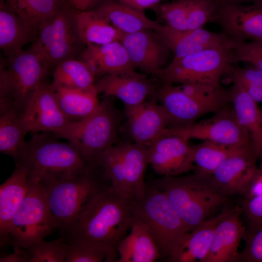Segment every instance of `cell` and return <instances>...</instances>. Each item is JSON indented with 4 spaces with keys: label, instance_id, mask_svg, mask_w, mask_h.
Listing matches in <instances>:
<instances>
[{
    "label": "cell",
    "instance_id": "50",
    "mask_svg": "<svg viewBox=\"0 0 262 262\" xmlns=\"http://www.w3.org/2000/svg\"></svg>",
    "mask_w": 262,
    "mask_h": 262
},
{
    "label": "cell",
    "instance_id": "47",
    "mask_svg": "<svg viewBox=\"0 0 262 262\" xmlns=\"http://www.w3.org/2000/svg\"><path fill=\"white\" fill-rule=\"evenodd\" d=\"M241 85L254 100L256 102H262V86Z\"/></svg>",
    "mask_w": 262,
    "mask_h": 262
},
{
    "label": "cell",
    "instance_id": "17",
    "mask_svg": "<svg viewBox=\"0 0 262 262\" xmlns=\"http://www.w3.org/2000/svg\"><path fill=\"white\" fill-rule=\"evenodd\" d=\"M120 42L135 66L155 74L167 62L172 52L159 34L152 29L123 33Z\"/></svg>",
    "mask_w": 262,
    "mask_h": 262
},
{
    "label": "cell",
    "instance_id": "4",
    "mask_svg": "<svg viewBox=\"0 0 262 262\" xmlns=\"http://www.w3.org/2000/svg\"><path fill=\"white\" fill-rule=\"evenodd\" d=\"M39 185L44 192L53 223L62 232L98 193L112 184L104 169L93 162L77 175Z\"/></svg>",
    "mask_w": 262,
    "mask_h": 262
},
{
    "label": "cell",
    "instance_id": "38",
    "mask_svg": "<svg viewBox=\"0 0 262 262\" xmlns=\"http://www.w3.org/2000/svg\"><path fill=\"white\" fill-rule=\"evenodd\" d=\"M221 4L219 0H188V31L202 28L211 22Z\"/></svg>",
    "mask_w": 262,
    "mask_h": 262
},
{
    "label": "cell",
    "instance_id": "27",
    "mask_svg": "<svg viewBox=\"0 0 262 262\" xmlns=\"http://www.w3.org/2000/svg\"><path fill=\"white\" fill-rule=\"evenodd\" d=\"M36 36L6 0H0V48L7 58L23 50Z\"/></svg>",
    "mask_w": 262,
    "mask_h": 262
},
{
    "label": "cell",
    "instance_id": "23",
    "mask_svg": "<svg viewBox=\"0 0 262 262\" xmlns=\"http://www.w3.org/2000/svg\"><path fill=\"white\" fill-rule=\"evenodd\" d=\"M79 59L90 67L96 80L106 75L135 68L120 41L103 45L88 43Z\"/></svg>",
    "mask_w": 262,
    "mask_h": 262
},
{
    "label": "cell",
    "instance_id": "12",
    "mask_svg": "<svg viewBox=\"0 0 262 262\" xmlns=\"http://www.w3.org/2000/svg\"><path fill=\"white\" fill-rule=\"evenodd\" d=\"M162 134L176 135L187 140H209L220 144L253 149L246 130L237 121L230 105L214 113L212 117L177 127L166 128Z\"/></svg>",
    "mask_w": 262,
    "mask_h": 262
},
{
    "label": "cell",
    "instance_id": "45",
    "mask_svg": "<svg viewBox=\"0 0 262 262\" xmlns=\"http://www.w3.org/2000/svg\"><path fill=\"white\" fill-rule=\"evenodd\" d=\"M136 9L144 11L152 9L164 0H117Z\"/></svg>",
    "mask_w": 262,
    "mask_h": 262
},
{
    "label": "cell",
    "instance_id": "19",
    "mask_svg": "<svg viewBox=\"0 0 262 262\" xmlns=\"http://www.w3.org/2000/svg\"><path fill=\"white\" fill-rule=\"evenodd\" d=\"M242 213V208L238 206L223 211L204 262H239L238 248L246 232L240 218Z\"/></svg>",
    "mask_w": 262,
    "mask_h": 262
},
{
    "label": "cell",
    "instance_id": "8",
    "mask_svg": "<svg viewBox=\"0 0 262 262\" xmlns=\"http://www.w3.org/2000/svg\"><path fill=\"white\" fill-rule=\"evenodd\" d=\"M234 63L233 47L222 46L172 60L155 75L164 84L197 82L219 85L221 77L229 73Z\"/></svg>",
    "mask_w": 262,
    "mask_h": 262
},
{
    "label": "cell",
    "instance_id": "39",
    "mask_svg": "<svg viewBox=\"0 0 262 262\" xmlns=\"http://www.w3.org/2000/svg\"><path fill=\"white\" fill-rule=\"evenodd\" d=\"M244 238L246 246L240 253L239 262H262V224L250 228Z\"/></svg>",
    "mask_w": 262,
    "mask_h": 262
},
{
    "label": "cell",
    "instance_id": "42",
    "mask_svg": "<svg viewBox=\"0 0 262 262\" xmlns=\"http://www.w3.org/2000/svg\"><path fill=\"white\" fill-rule=\"evenodd\" d=\"M228 75L233 83L262 86V70L252 65L245 67L234 66Z\"/></svg>",
    "mask_w": 262,
    "mask_h": 262
},
{
    "label": "cell",
    "instance_id": "10",
    "mask_svg": "<svg viewBox=\"0 0 262 262\" xmlns=\"http://www.w3.org/2000/svg\"><path fill=\"white\" fill-rule=\"evenodd\" d=\"M49 72L43 60L31 48L6 59L1 58L0 99L10 101L22 113Z\"/></svg>",
    "mask_w": 262,
    "mask_h": 262
},
{
    "label": "cell",
    "instance_id": "16",
    "mask_svg": "<svg viewBox=\"0 0 262 262\" xmlns=\"http://www.w3.org/2000/svg\"><path fill=\"white\" fill-rule=\"evenodd\" d=\"M211 22L234 43L262 42V0L250 5L221 4Z\"/></svg>",
    "mask_w": 262,
    "mask_h": 262
},
{
    "label": "cell",
    "instance_id": "1",
    "mask_svg": "<svg viewBox=\"0 0 262 262\" xmlns=\"http://www.w3.org/2000/svg\"><path fill=\"white\" fill-rule=\"evenodd\" d=\"M135 203L109 186L95 196L62 236L68 242L104 251L107 255L105 262H117V248L131 229Z\"/></svg>",
    "mask_w": 262,
    "mask_h": 262
},
{
    "label": "cell",
    "instance_id": "34",
    "mask_svg": "<svg viewBox=\"0 0 262 262\" xmlns=\"http://www.w3.org/2000/svg\"><path fill=\"white\" fill-rule=\"evenodd\" d=\"M192 147L196 171L209 174H213L230 156L246 148H251L228 146L209 140L192 146Z\"/></svg>",
    "mask_w": 262,
    "mask_h": 262
},
{
    "label": "cell",
    "instance_id": "20",
    "mask_svg": "<svg viewBox=\"0 0 262 262\" xmlns=\"http://www.w3.org/2000/svg\"><path fill=\"white\" fill-rule=\"evenodd\" d=\"M94 86L98 93L116 97L129 106L143 103L149 95L154 97L157 88L146 74L134 69L104 75Z\"/></svg>",
    "mask_w": 262,
    "mask_h": 262
},
{
    "label": "cell",
    "instance_id": "30",
    "mask_svg": "<svg viewBox=\"0 0 262 262\" xmlns=\"http://www.w3.org/2000/svg\"><path fill=\"white\" fill-rule=\"evenodd\" d=\"M76 19L80 37L85 45L120 41L123 33L95 9L77 11Z\"/></svg>",
    "mask_w": 262,
    "mask_h": 262
},
{
    "label": "cell",
    "instance_id": "26",
    "mask_svg": "<svg viewBox=\"0 0 262 262\" xmlns=\"http://www.w3.org/2000/svg\"><path fill=\"white\" fill-rule=\"evenodd\" d=\"M106 17L123 33L146 29L158 30L161 24L147 17L141 10L117 0H100L93 8Z\"/></svg>",
    "mask_w": 262,
    "mask_h": 262
},
{
    "label": "cell",
    "instance_id": "46",
    "mask_svg": "<svg viewBox=\"0 0 262 262\" xmlns=\"http://www.w3.org/2000/svg\"><path fill=\"white\" fill-rule=\"evenodd\" d=\"M100 0H69L71 4L79 11L93 9Z\"/></svg>",
    "mask_w": 262,
    "mask_h": 262
},
{
    "label": "cell",
    "instance_id": "41",
    "mask_svg": "<svg viewBox=\"0 0 262 262\" xmlns=\"http://www.w3.org/2000/svg\"><path fill=\"white\" fill-rule=\"evenodd\" d=\"M67 255L65 262H105V252L92 247L67 241Z\"/></svg>",
    "mask_w": 262,
    "mask_h": 262
},
{
    "label": "cell",
    "instance_id": "36",
    "mask_svg": "<svg viewBox=\"0 0 262 262\" xmlns=\"http://www.w3.org/2000/svg\"><path fill=\"white\" fill-rule=\"evenodd\" d=\"M67 244L63 236L50 241L40 240L29 249L31 256L29 262H65Z\"/></svg>",
    "mask_w": 262,
    "mask_h": 262
},
{
    "label": "cell",
    "instance_id": "28",
    "mask_svg": "<svg viewBox=\"0 0 262 262\" xmlns=\"http://www.w3.org/2000/svg\"><path fill=\"white\" fill-rule=\"evenodd\" d=\"M28 133L22 118V113L13 103L0 101V151L16 161L25 144Z\"/></svg>",
    "mask_w": 262,
    "mask_h": 262
},
{
    "label": "cell",
    "instance_id": "35",
    "mask_svg": "<svg viewBox=\"0 0 262 262\" xmlns=\"http://www.w3.org/2000/svg\"><path fill=\"white\" fill-rule=\"evenodd\" d=\"M6 0L33 32L36 38L41 25L55 12L62 1V0Z\"/></svg>",
    "mask_w": 262,
    "mask_h": 262
},
{
    "label": "cell",
    "instance_id": "37",
    "mask_svg": "<svg viewBox=\"0 0 262 262\" xmlns=\"http://www.w3.org/2000/svg\"><path fill=\"white\" fill-rule=\"evenodd\" d=\"M188 0H176L160 3L153 9L166 26L180 31H188Z\"/></svg>",
    "mask_w": 262,
    "mask_h": 262
},
{
    "label": "cell",
    "instance_id": "14",
    "mask_svg": "<svg viewBox=\"0 0 262 262\" xmlns=\"http://www.w3.org/2000/svg\"><path fill=\"white\" fill-rule=\"evenodd\" d=\"M154 98L165 110L168 117L167 128L186 126L210 113H216L230 103L206 101L185 94L179 85L164 84L157 87Z\"/></svg>",
    "mask_w": 262,
    "mask_h": 262
},
{
    "label": "cell",
    "instance_id": "24",
    "mask_svg": "<svg viewBox=\"0 0 262 262\" xmlns=\"http://www.w3.org/2000/svg\"><path fill=\"white\" fill-rule=\"evenodd\" d=\"M231 102L240 125L247 132L262 169V112L257 103L239 83L229 88Z\"/></svg>",
    "mask_w": 262,
    "mask_h": 262
},
{
    "label": "cell",
    "instance_id": "5",
    "mask_svg": "<svg viewBox=\"0 0 262 262\" xmlns=\"http://www.w3.org/2000/svg\"><path fill=\"white\" fill-rule=\"evenodd\" d=\"M132 223L143 227L158 246L160 258L172 262L190 232L166 195L148 183L136 202Z\"/></svg>",
    "mask_w": 262,
    "mask_h": 262
},
{
    "label": "cell",
    "instance_id": "32",
    "mask_svg": "<svg viewBox=\"0 0 262 262\" xmlns=\"http://www.w3.org/2000/svg\"><path fill=\"white\" fill-rule=\"evenodd\" d=\"M223 211L217 216L205 220L189 232L172 262H204L216 226Z\"/></svg>",
    "mask_w": 262,
    "mask_h": 262
},
{
    "label": "cell",
    "instance_id": "15",
    "mask_svg": "<svg viewBox=\"0 0 262 262\" xmlns=\"http://www.w3.org/2000/svg\"><path fill=\"white\" fill-rule=\"evenodd\" d=\"M188 140L162 134L148 147V162L154 171L163 176H177L196 171L193 149Z\"/></svg>",
    "mask_w": 262,
    "mask_h": 262
},
{
    "label": "cell",
    "instance_id": "13",
    "mask_svg": "<svg viewBox=\"0 0 262 262\" xmlns=\"http://www.w3.org/2000/svg\"><path fill=\"white\" fill-rule=\"evenodd\" d=\"M45 78L22 112V120L28 132L51 133L55 138H64L73 124L61 110L55 90Z\"/></svg>",
    "mask_w": 262,
    "mask_h": 262
},
{
    "label": "cell",
    "instance_id": "29",
    "mask_svg": "<svg viewBox=\"0 0 262 262\" xmlns=\"http://www.w3.org/2000/svg\"><path fill=\"white\" fill-rule=\"evenodd\" d=\"M58 105L72 124L79 122L93 114L99 101L94 86L86 89H54Z\"/></svg>",
    "mask_w": 262,
    "mask_h": 262
},
{
    "label": "cell",
    "instance_id": "40",
    "mask_svg": "<svg viewBox=\"0 0 262 262\" xmlns=\"http://www.w3.org/2000/svg\"><path fill=\"white\" fill-rule=\"evenodd\" d=\"M234 63L246 62L262 70V42H233Z\"/></svg>",
    "mask_w": 262,
    "mask_h": 262
},
{
    "label": "cell",
    "instance_id": "2",
    "mask_svg": "<svg viewBox=\"0 0 262 262\" xmlns=\"http://www.w3.org/2000/svg\"><path fill=\"white\" fill-rule=\"evenodd\" d=\"M56 138L49 133H35L25 142L15 162L26 169L29 180L41 185L73 177L85 171L93 163L75 145Z\"/></svg>",
    "mask_w": 262,
    "mask_h": 262
},
{
    "label": "cell",
    "instance_id": "9",
    "mask_svg": "<svg viewBox=\"0 0 262 262\" xmlns=\"http://www.w3.org/2000/svg\"><path fill=\"white\" fill-rule=\"evenodd\" d=\"M124 115L115 106L114 97L104 96L97 110L74 124L64 139L75 145L88 161L93 162L97 155L117 142L118 129Z\"/></svg>",
    "mask_w": 262,
    "mask_h": 262
},
{
    "label": "cell",
    "instance_id": "22",
    "mask_svg": "<svg viewBox=\"0 0 262 262\" xmlns=\"http://www.w3.org/2000/svg\"><path fill=\"white\" fill-rule=\"evenodd\" d=\"M177 60L204 49L222 46H233L231 40L224 33H216L202 28L180 31L161 25L156 31Z\"/></svg>",
    "mask_w": 262,
    "mask_h": 262
},
{
    "label": "cell",
    "instance_id": "31",
    "mask_svg": "<svg viewBox=\"0 0 262 262\" xmlns=\"http://www.w3.org/2000/svg\"><path fill=\"white\" fill-rule=\"evenodd\" d=\"M118 262H153L160 257L155 242L141 226L131 223V232L117 248Z\"/></svg>",
    "mask_w": 262,
    "mask_h": 262
},
{
    "label": "cell",
    "instance_id": "49",
    "mask_svg": "<svg viewBox=\"0 0 262 262\" xmlns=\"http://www.w3.org/2000/svg\"><path fill=\"white\" fill-rule=\"evenodd\" d=\"M261 110H262V109Z\"/></svg>",
    "mask_w": 262,
    "mask_h": 262
},
{
    "label": "cell",
    "instance_id": "6",
    "mask_svg": "<svg viewBox=\"0 0 262 262\" xmlns=\"http://www.w3.org/2000/svg\"><path fill=\"white\" fill-rule=\"evenodd\" d=\"M77 11L69 0H62L39 28L31 48L49 71L63 61L79 56L85 48L78 32Z\"/></svg>",
    "mask_w": 262,
    "mask_h": 262
},
{
    "label": "cell",
    "instance_id": "43",
    "mask_svg": "<svg viewBox=\"0 0 262 262\" xmlns=\"http://www.w3.org/2000/svg\"><path fill=\"white\" fill-rule=\"evenodd\" d=\"M241 207L248 220L250 228L262 224V195L244 197Z\"/></svg>",
    "mask_w": 262,
    "mask_h": 262
},
{
    "label": "cell",
    "instance_id": "48",
    "mask_svg": "<svg viewBox=\"0 0 262 262\" xmlns=\"http://www.w3.org/2000/svg\"><path fill=\"white\" fill-rule=\"evenodd\" d=\"M223 4H243L246 3H255L262 0H219Z\"/></svg>",
    "mask_w": 262,
    "mask_h": 262
},
{
    "label": "cell",
    "instance_id": "44",
    "mask_svg": "<svg viewBox=\"0 0 262 262\" xmlns=\"http://www.w3.org/2000/svg\"><path fill=\"white\" fill-rule=\"evenodd\" d=\"M14 252L0 257V262H29L31 258L29 251L24 248L15 247Z\"/></svg>",
    "mask_w": 262,
    "mask_h": 262
},
{
    "label": "cell",
    "instance_id": "7",
    "mask_svg": "<svg viewBox=\"0 0 262 262\" xmlns=\"http://www.w3.org/2000/svg\"><path fill=\"white\" fill-rule=\"evenodd\" d=\"M110 179L112 186L136 202L144 196V177L148 162V147L134 143L114 145L93 160Z\"/></svg>",
    "mask_w": 262,
    "mask_h": 262
},
{
    "label": "cell",
    "instance_id": "11",
    "mask_svg": "<svg viewBox=\"0 0 262 262\" xmlns=\"http://www.w3.org/2000/svg\"><path fill=\"white\" fill-rule=\"evenodd\" d=\"M28 181V191L13 216L8 230V245L14 248L29 249L56 229L42 189L38 184Z\"/></svg>",
    "mask_w": 262,
    "mask_h": 262
},
{
    "label": "cell",
    "instance_id": "18",
    "mask_svg": "<svg viewBox=\"0 0 262 262\" xmlns=\"http://www.w3.org/2000/svg\"><path fill=\"white\" fill-rule=\"evenodd\" d=\"M126 131L135 143L149 147L167 128L168 117L153 98L133 106L124 105Z\"/></svg>",
    "mask_w": 262,
    "mask_h": 262
},
{
    "label": "cell",
    "instance_id": "33",
    "mask_svg": "<svg viewBox=\"0 0 262 262\" xmlns=\"http://www.w3.org/2000/svg\"><path fill=\"white\" fill-rule=\"evenodd\" d=\"M53 69L51 85L54 89H86L92 87L96 81L90 67L79 59L63 61Z\"/></svg>",
    "mask_w": 262,
    "mask_h": 262
},
{
    "label": "cell",
    "instance_id": "3",
    "mask_svg": "<svg viewBox=\"0 0 262 262\" xmlns=\"http://www.w3.org/2000/svg\"><path fill=\"white\" fill-rule=\"evenodd\" d=\"M148 183L166 195L190 231L227 200L213 174L195 171L183 177L163 176Z\"/></svg>",
    "mask_w": 262,
    "mask_h": 262
},
{
    "label": "cell",
    "instance_id": "25",
    "mask_svg": "<svg viewBox=\"0 0 262 262\" xmlns=\"http://www.w3.org/2000/svg\"><path fill=\"white\" fill-rule=\"evenodd\" d=\"M29 189L27 171L16 164L12 175L0 186V242L8 245V230L15 213Z\"/></svg>",
    "mask_w": 262,
    "mask_h": 262
},
{
    "label": "cell",
    "instance_id": "21",
    "mask_svg": "<svg viewBox=\"0 0 262 262\" xmlns=\"http://www.w3.org/2000/svg\"><path fill=\"white\" fill-rule=\"evenodd\" d=\"M257 160L253 149L246 148L225 161L213 175L227 196H244L259 170Z\"/></svg>",
    "mask_w": 262,
    "mask_h": 262
}]
</instances>
